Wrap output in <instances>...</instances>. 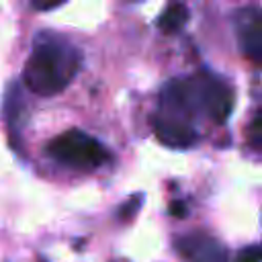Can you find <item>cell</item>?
Returning a JSON list of instances; mask_svg holds the SVG:
<instances>
[{"instance_id":"1","label":"cell","mask_w":262,"mask_h":262,"mask_svg":"<svg viewBox=\"0 0 262 262\" xmlns=\"http://www.w3.org/2000/svg\"><path fill=\"white\" fill-rule=\"evenodd\" d=\"M233 88L225 80L213 74H194L172 80L162 88L160 111L188 123H192L194 115H205L223 125L233 111Z\"/></svg>"},{"instance_id":"2","label":"cell","mask_w":262,"mask_h":262,"mask_svg":"<svg viewBox=\"0 0 262 262\" xmlns=\"http://www.w3.org/2000/svg\"><path fill=\"white\" fill-rule=\"evenodd\" d=\"M82 55L70 39L53 31H41L33 39L23 68L25 86L37 96L59 94L78 74Z\"/></svg>"},{"instance_id":"3","label":"cell","mask_w":262,"mask_h":262,"mask_svg":"<svg viewBox=\"0 0 262 262\" xmlns=\"http://www.w3.org/2000/svg\"><path fill=\"white\" fill-rule=\"evenodd\" d=\"M47 154L63 166L76 170H94L111 160L108 149L92 135L80 129L59 133L47 143Z\"/></svg>"},{"instance_id":"4","label":"cell","mask_w":262,"mask_h":262,"mask_svg":"<svg viewBox=\"0 0 262 262\" xmlns=\"http://www.w3.org/2000/svg\"><path fill=\"white\" fill-rule=\"evenodd\" d=\"M151 125H154L156 137L168 147H190L199 139V131L192 123L162 111L156 113Z\"/></svg>"},{"instance_id":"5","label":"cell","mask_w":262,"mask_h":262,"mask_svg":"<svg viewBox=\"0 0 262 262\" xmlns=\"http://www.w3.org/2000/svg\"><path fill=\"white\" fill-rule=\"evenodd\" d=\"M176 248L188 262H227L223 246L213 235L203 231L182 235L176 242Z\"/></svg>"},{"instance_id":"6","label":"cell","mask_w":262,"mask_h":262,"mask_svg":"<svg viewBox=\"0 0 262 262\" xmlns=\"http://www.w3.org/2000/svg\"><path fill=\"white\" fill-rule=\"evenodd\" d=\"M237 41L246 57L260 63L262 57V16L256 8L242 10L237 16Z\"/></svg>"},{"instance_id":"7","label":"cell","mask_w":262,"mask_h":262,"mask_svg":"<svg viewBox=\"0 0 262 262\" xmlns=\"http://www.w3.org/2000/svg\"><path fill=\"white\" fill-rule=\"evenodd\" d=\"M186 20H188V8L176 2L164 8V12L158 16V27L164 33H176L186 25Z\"/></svg>"},{"instance_id":"8","label":"cell","mask_w":262,"mask_h":262,"mask_svg":"<svg viewBox=\"0 0 262 262\" xmlns=\"http://www.w3.org/2000/svg\"><path fill=\"white\" fill-rule=\"evenodd\" d=\"M4 115H6V121H8L10 129H20V121L25 119V102H23V96H20L16 86L12 88V92L6 94Z\"/></svg>"},{"instance_id":"9","label":"cell","mask_w":262,"mask_h":262,"mask_svg":"<svg viewBox=\"0 0 262 262\" xmlns=\"http://www.w3.org/2000/svg\"><path fill=\"white\" fill-rule=\"evenodd\" d=\"M260 123H262V117H260V113H256L254 115V119H252V125H250V145L254 147V149H260Z\"/></svg>"},{"instance_id":"10","label":"cell","mask_w":262,"mask_h":262,"mask_svg":"<svg viewBox=\"0 0 262 262\" xmlns=\"http://www.w3.org/2000/svg\"><path fill=\"white\" fill-rule=\"evenodd\" d=\"M141 207V196L137 194V196H131L121 209H119V217L121 219H129V217H133L135 215V211Z\"/></svg>"},{"instance_id":"11","label":"cell","mask_w":262,"mask_h":262,"mask_svg":"<svg viewBox=\"0 0 262 262\" xmlns=\"http://www.w3.org/2000/svg\"><path fill=\"white\" fill-rule=\"evenodd\" d=\"M235 262H260V248H258L256 244L246 246V248L237 254Z\"/></svg>"},{"instance_id":"12","label":"cell","mask_w":262,"mask_h":262,"mask_svg":"<svg viewBox=\"0 0 262 262\" xmlns=\"http://www.w3.org/2000/svg\"><path fill=\"white\" fill-rule=\"evenodd\" d=\"M170 213L174 217H186V205L180 201H174V203H170Z\"/></svg>"},{"instance_id":"13","label":"cell","mask_w":262,"mask_h":262,"mask_svg":"<svg viewBox=\"0 0 262 262\" xmlns=\"http://www.w3.org/2000/svg\"><path fill=\"white\" fill-rule=\"evenodd\" d=\"M63 2H33V8L35 10H43V12H47V10H53V8H59Z\"/></svg>"}]
</instances>
